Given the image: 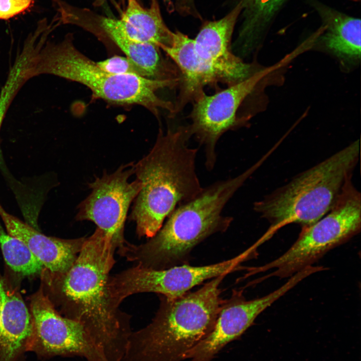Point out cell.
<instances>
[{"instance_id":"23","label":"cell","mask_w":361,"mask_h":361,"mask_svg":"<svg viewBox=\"0 0 361 361\" xmlns=\"http://www.w3.org/2000/svg\"><path fill=\"white\" fill-rule=\"evenodd\" d=\"M33 0H0V20H8L30 8Z\"/></svg>"},{"instance_id":"4","label":"cell","mask_w":361,"mask_h":361,"mask_svg":"<svg viewBox=\"0 0 361 361\" xmlns=\"http://www.w3.org/2000/svg\"><path fill=\"white\" fill-rule=\"evenodd\" d=\"M227 275L173 298L160 295L151 321L132 331L121 361H181L214 328L224 300L220 285Z\"/></svg>"},{"instance_id":"21","label":"cell","mask_w":361,"mask_h":361,"mask_svg":"<svg viewBox=\"0 0 361 361\" xmlns=\"http://www.w3.org/2000/svg\"><path fill=\"white\" fill-rule=\"evenodd\" d=\"M0 246L5 261L16 273L24 276L39 274L44 268L27 246L10 235L0 222Z\"/></svg>"},{"instance_id":"5","label":"cell","mask_w":361,"mask_h":361,"mask_svg":"<svg viewBox=\"0 0 361 361\" xmlns=\"http://www.w3.org/2000/svg\"><path fill=\"white\" fill-rule=\"evenodd\" d=\"M359 154L356 140L254 203V210L270 225L261 243L287 225L307 227L328 212L351 178Z\"/></svg>"},{"instance_id":"16","label":"cell","mask_w":361,"mask_h":361,"mask_svg":"<svg viewBox=\"0 0 361 361\" xmlns=\"http://www.w3.org/2000/svg\"><path fill=\"white\" fill-rule=\"evenodd\" d=\"M160 49L172 60L179 73V93L170 116L172 118L188 103H193L203 97L205 87L213 84L196 51L194 39L176 31L173 32L170 46Z\"/></svg>"},{"instance_id":"20","label":"cell","mask_w":361,"mask_h":361,"mask_svg":"<svg viewBox=\"0 0 361 361\" xmlns=\"http://www.w3.org/2000/svg\"><path fill=\"white\" fill-rule=\"evenodd\" d=\"M288 0H236L242 10V24L236 45L244 54L262 44Z\"/></svg>"},{"instance_id":"19","label":"cell","mask_w":361,"mask_h":361,"mask_svg":"<svg viewBox=\"0 0 361 361\" xmlns=\"http://www.w3.org/2000/svg\"><path fill=\"white\" fill-rule=\"evenodd\" d=\"M99 27L102 36L124 53L138 69L142 77L158 81L179 79L176 65L164 58L157 46L129 40L105 19L100 22Z\"/></svg>"},{"instance_id":"1","label":"cell","mask_w":361,"mask_h":361,"mask_svg":"<svg viewBox=\"0 0 361 361\" xmlns=\"http://www.w3.org/2000/svg\"><path fill=\"white\" fill-rule=\"evenodd\" d=\"M116 250L111 238L96 227L70 269L53 278L63 316L83 326L107 361H121L132 331L131 316L109 290Z\"/></svg>"},{"instance_id":"13","label":"cell","mask_w":361,"mask_h":361,"mask_svg":"<svg viewBox=\"0 0 361 361\" xmlns=\"http://www.w3.org/2000/svg\"><path fill=\"white\" fill-rule=\"evenodd\" d=\"M242 9L237 4L223 18L204 24L194 39L196 51L206 68L213 85L230 86L244 80L259 69L234 54L231 39Z\"/></svg>"},{"instance_id":"14","label":"cell","mask_w":361,"mask_h":361,"mask_svg":"<svg viewBox=\"0 0 361 361\" xmlns=\"http://www.w3.org/2000/svg\"><path fill=\"white\" fill-rule=\"evenodd\" d=\"M0 218L6 231L27 246L52 278L58 277L70 269L86 239L83 237L66 239L46 236L9 213L1 203Z\"/></svg>"},{"instance_id":"10","label":"cell","mask_w":361,"mask_h":361,"mask_svg":"<svg viewBox=\"0 0 361 361\" xmlns=\"http://www.w3.org/2000/svg\"><path fill=\"white\" fill-rule=\"evenodd\" d=\"M134 164H122L114 172H104L89 183L91 192L78 205L76 216L77 221L94 223L111 238L117 251L128 243L124 237L125 223L130 206L142 187L137 178L129 182L134 174Z\"/></svg>"},{"instance_id":"18","label":"cell","mask_w":361,"mask_h":361,"mask_svg":"<svg viewBox=\"0 0 361 361\" xmlns=\"http://www.w3.org/2000/svg\"><path fill=\"white\" fill-rule=\"evenodd\" d=\"M113 27L130 40L154 44L160 49L171 44L173 32L164 23L156 0L144 8L137 0H127L118 19L109 18Z\"/></svg>"},{"instance_id":"7","label":"cell","mask_w":361,"mask_h":361,"mask_svg":"<svg viewBox=\"0 0 361 361\" xmlns=\"http://www.w3.org/2000/svg\"><path fill=\"white\" fill-rule=\"evenodd\" d=\"M301 229L296 241L284 253L264 265L253 267L252 274L273 269L260 281L271 277H290L358 234L361 229V195L351 178L329 212Z\"/></svg>"},{"instance_id":"12","label":"cell","mask_w":361,"mask_h":361,"mask_svg":"<svg viewBox=\"0 0 361 361\" xmlns=\"http://www.w3.org/2000/svg\"><path fill=\"white\" fill-rule=\"evenodd\" d=\"M310 274L308 269H303L272 292L251 300H246L241 291H234L224 301L211 332L187 352L184 359L211 361L226 344L240 336L260 313Z\"/></svg>"},{"instance_id":"8","label":"cell","mask_w":361,"mask_h":361,"mask_svg":"<svg viewBox=\"0 0 361 361\" xmlns=\"http://www.w3.org/2000/svg\"><path fill=\"white\" fill-rule=\"evenodd\" d=\"M252 254V250L248 248L230 259L200 266L186 264L156 270L136 265L110 275L109 292L118 306L127 297L139 293L151 292L167 298L176 297L205 281L238 270H247V268L241 264Z\"/></svg>"},{"instance_id":"17","label":"cell","mask_w":361,"mask_h":361,"mask_svg":"<svg viewBox=\"0 0 361 361\" xmlns=\"http://www.w3.org/2000/svg\"><path fill=\"white\" fill-rule=\"evenodd\" d=\"M0 361H19L29 351L33 319L22 297L7 287L0 274Z\"/></svg>"},{"instance_id":"15","label":"cell","mask_w":361,"mask_h":361,"mask_svg":"<svg viewBox=\"0 0 361 361\" xmlns=\"http://www.w3.org/2000/svg\"><path fill=\"white\" fill-rule=\"evenodd\" d=\"M317 13L321 25L313 36L343 65H356L361 56L360 19L347 15L318 0H305Z\"/></svg>"},{"instance_id":"24","label":"cell","mask_w":361,"mask_h":361,"mask_svg":"<svg viewBox=\"0 0 361 361\" xmlns=\"http://www.w3.org/2000/svg\"><path fill=\"white\" fill-rule=\"evenodd\" d=\"M175 5L176 11L182 15L199 16L194 0H175Z\"/></svg>"},{"instance_id":"11","label":"cell","mask_w":361,"mask_h":361,"mask_svg":"<svg viewBox=\"0 0 361 361\" xmlns=\"http://www.w3.org/2000/svg\"><path fill=\"white\" fill-rule=\"evenodd\" d=\"M33 333L29 351L42 358L79 356L86 361H107L83 326L64 316L40 288L32 297Z\"/></svg>"},{"instance_id":"6","label":"cell","mask_w":361,"mask_h":361,"mask_svg":"<svg viewBox=\"0 0 361 361\" xmlns=\"http://www.w3.org/2000/svg\"><path fill=\"white\" fill-rule=\"evenodd\" d=\"M51 74L82 84L95 98L117 105H138L157 118L160 108L173 110V103L156 95L158 90L178 86V80L158 81L136 75L103 71L97 62L79 51L68 34L60 42H45L34 60L32 75Z\"/></svg>"},{"instance_id":"22","label":"cell","mask_w":361,"mask_h":361,"mask_svg":"<svg viewBox=\"0 0 361 361\" xmlns=\"http://www.w3.org/2000/svg\"><path fill=\"white\" fill-rule=\"evenodd\" d=\"M103 71L112 74H132L142 77L138 69L126 57L115 55L102 61L96 62Z\"/></svg>"},{"instance_id":"2","label":"cell","mask_w":361,"mask_h":361,"mask_svg":"<svg viewBox=\"0 0 361 361\" xmlns=\"http://www.w3.org/2000/svg\"><path fill=\"white\" fill-rule=\"evenodd\" d=\"M188 125L159 129L148 153L134 164L142 187L133 201L129 220L139 238L153 237L170 214L202 190L196 168L198 148L190 147Z\"/></svg>"},{"instance_id":"9","label":"cell","mask_w":361,"mask_h":361,"mask_svg":"<svg viewBox=\"0 0 361 361\" xmlns=\"http://www.w3.org/2000/svg\"><path fill=\"white\" fill-rule=\"evenodd\" d=\"M269 70L259 69L247 79L213 95L205 94L193 103L189 126L192 136L204 149L208 170L215 166L216 145L222 135L245 125L249 118L242 113L245 103Z\"/></svg>"},{"instance_id":"25","label":"cell","mask_w":361,"mask_h":361,"mask_svg":"<svg viewBox=\"0 0 361 361\" xmlns=\"http://www.w3.org/2000/svg\"><path fill=\"white\" fill-rule=\"evenodd\" d=\"M1 317H0V329H1Z\"/></svg>"},{"instance_id":"3","label":"cell","mask_w":361,"mask_h":361,"mask_svg":"<svg viewBox=\"0 0 361 361\" xmlns=\"http://www.w3.org/2000/svg\"><path fill=\"white\" fill-rule=\"evenodd\" d=\"M253 172L250 167L237 176L203 188L195 198L177 207L148 241L140 245L128 242L117 253L128 261L152 269L188 264L197 245L229 228L233 218L223 214L224 208Z\"/></svg>"}]
</instances>
